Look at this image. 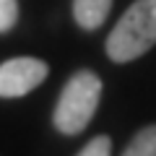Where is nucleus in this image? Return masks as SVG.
<instances>
[{
	"instance_id": "obj_1",
	"label": "nucleus",
	"mask_w": 156,
	"mask_h": 156,
	"mask_svg": "<svg viewBox=\"0 0 156 156\" xmlns=\"http://www.w3.org/2000/svg\"><path fill=\"white\" fill-rule=\"evenodd\" d=\"M101 78L94 70H76L65 81L60 96H57L52 125L62 135H78L89 128L101 101Z\"/></svg>"
},
{
	"instance_id": "obj_2",
	"label": "nucleus",
	"mask_w": 156,
	"mask_h": 156,
	"mask_svg": "<svg viewBox=\"0 0 156 156\" xmlns=\"http://www.w3.org/2000/svg\"><path fill=\"white\" fill-rule=\"evenodd\" d=\"M156 44V0H135L107 37V57L112 62H133Z\"/></svg>"
},
{
	"instance_id": "obj_3",
	"label": "nucleus",
	"mask_w": 156,
	"mask_h": 156,
	"mask_svg": "<svg viewBox=\"0 0 156 156\" xmlns=\"http://www.w3.org/2000/svg\"><path fill=\"white\" fill-rule=\"evenodd\" d=\"M50 76V65L39 57H11L0 65V99L31 94Z\"/></svg>"
},
{
	"instance_id": "obj_4",
	"label": "nucleus",
	"mask_w": 156,
	"mask_h": 156,
	"mask_svg": "<svg viewBox=\"0 0 156 156\" xmlns=\"http://www.w3.org/2000/svg\"><path fill=\"white\" fill-rule=\"evenodd\" d=\"M112 11V0H73V18L83 31H96Z\"/></svg>"
},
{
	"instance_id": "obj_5",
	"label": "nucleus",
	"mask_w": 156,
	"mask_h": 156,
	"mask_svg": "<svg viewBox=\"0 0 156 156\" xmlns=\"http://www.w3.org/2000/svg\"><path fill=\"white\" fill-rule=\"evenodd\" d=\"M122 156H156V122L140 128L125 146Z\"/></svg>"
},
{
	"instance_id": "obj_6",
	"label": "nucleus",
	"mask_w": 156,
	"mask_h": 156,
	"mask_svg": "<svg viewBox=\"0 0 156 156\" xmlns=\"http://www.w3.org/2000/svg\"><path fill=\"white\" fill-rule=\"evenodd\" d=\"M18 23V0H0V34H8Z\"/></svg>"
},
{
	"instance_id": "obj_7",
	"label": "nucleus",
	"mask_w": 156,
	"mask_h": 156,
	"mask_svg": "<svg viewBox=\"0 0 156 156\" xmlns=\"http://www.w3.org/2000/svg\"><path fill=\"white\" fill-rule=\"evenodd\" d=\"M76 156H112V140L109 135H94Z\"/></svg>"
}]
</instances>
